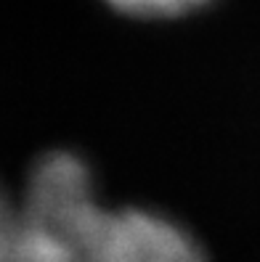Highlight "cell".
Segmentation results:
<instances>
[{"label":"cell","mask_w":260,"mask_h":262,"mask_svg":"<svg viewBox=\"0 0 260 262\" xmlns=\"http://www.w3.org/2000/svg\"><path fill=\"white\" fill-rule=\"evenodd\" d=\"M13 223H16V207L0 193V262H8L11 238H13Z\"/></svg>","instance_id":"3"},{"label":"cell","mask_w":260,"mask_h":262,"mask_svg":"<svg viewBox=\"0 0 260 262\" xmlns=\"http://www.w3.org/2000/svg\"><path fill=\"white\" fill-rule=\"evenodd\" d=\"M114 11L135 19H175L191 13L212 0H106Z\"/></svg>","instance_id":"2"},{"label":"cell","mask_w":260,"mask_h":262,"mask_svg":"<svg viewBox=\"0 0 260 262\" xmlns=\"http://www.w3.org/2000/svg\"><path fill=\"white\" fill-rule=\"evenodd\" d=\"M8 262H207L186 228L141 207L109 209L88 164L48 151L27 178Z\"/></svg>","instance_id":"1"}]
</instances>
